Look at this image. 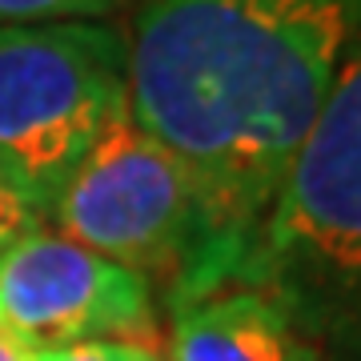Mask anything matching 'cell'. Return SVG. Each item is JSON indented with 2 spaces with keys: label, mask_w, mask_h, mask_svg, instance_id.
Here are the masks:
<instances>
[{
  "label": "cell",
  "mask_w": 361,
  "mask_h": 361,
  "mask_svg": "<svg viewBox=\"0 0 361 361\" xmlns=\"http://www.w3.org/2000/svg\"><path fill=\"white\" fill-rule=\"evenodd\" d=\"M313 345L361 357V40L297 145L241 269Z\"/></svg>",
  "instance_id": "2"
},
{
  "label": "cell",
  "mask_w": 361,
  "mask_h": 361,
  "mask_svg": "<svg viewBox=\"0 0 361 361\" xmlns=\"http://www.w3.org/2000/svg\"><path fill=\"white\" fill-rule=\"evenodd\" d=\"M61 237L129 265L141 277L165 273L173 310L197 293L201 205L180 157L121 113L97 137L49 209Z\"/></svg>",
  "instance_id": "4"
},
{
  "label": "cell",
  "mask_w": 361,
  "mask_h": 361,
  "mask_svg": "<svg viewBox=\"0 0 361 361\" xmlns=\"http://www.w3.org/2000/svg\"><path fill=\"white\" fill-rule=\"evenodd\" d=\"M28 361H161L157 341L137 337H97V341H73V345L32 349Z\"/></svg>",
  "instance_id": "8"
},
{
  "label": "cell",
  "mask_w": 361,
  "mask_h": 361,
  "mask_svg": "<svg viewBox=\"0 0 361 361\" xmlns=\"http://www.w3.org/2000/svg\"><path fill=\"white\" fill-rule=\"evenodd\" d=\"M40 217H44V213L32 205V197L0 169V249L8 245L13 237H20L25 229L40 225Z\"/></svg>",
  "instance_id": "9"
},
{
  "label": "cell",
  "mask_w": 361,
  "mask_h": 361,
  "mask_svg": "<svg viewBox=\"0 0 361 361\" xmlns=\"http://www.w3.org/2000/svg\"><path fill=\"white\" fill-rule=\"evenodd\" d=\"M0 329L25 349L97 337L153 341V285L129 265L32 225L0 249Z\"/></svg>",
  "instance_id": "5"
},
{
  "label": "cell",
  "mask_w": 361,
  "mask_h": 361,
  "mask_svg": "<svg viewBox=\"0 0 361 361\" xmlns=\"http://www.w3.org/2000/svg\"><path fill=\"white\" fill-rule=\"evenodd\" d=\"M361 40V0H141L129 116L189 169L197 297L241 281L297 145Z\"/></svg>",
  "instance_id": "1"
},
{
  "label": "cell",
  "mask_w": 361,
  "mask_h": 361,
  "mask_svg": "<svg viewBox=\"0 0 361 361\" xmlns=\"http://www.w3.org/2000/svg\"><path fill=\"white\" fill-rule=\"evenodd\" d=\"M129 0H0V25H56V20H104Z\"/></svg>",
  "instance_id": "7"
},
{
  "label": "cell",
  "mask_w": 361,
  "mask_h": 361,
  "mask_svg": "<svg viewBox=\"0 0 361 361\" xmlns=\"http://www.w3.org/2000/svg\"><path fill=\"white\" fill-rule=\"evenodd\" d=\"M32 357V349H25L20 341H13V337L0 329V361H28Z\"/></svg>",
  "instance_id": "10"
},
{
  "label": "cell",
  "mask_w": 361,
  "mask_h": 361,
  "mask_svg": "<svg viewBox=\"0 0 361 361\" xmlns=\"http://www.w3.org/2000/svg\"><path fill=\"white\" fill-rule=\"evenodd\" d=\"M173 361H322V353L265 293L217 289L173 310Z\"/></svg>",
  "instance_id": "6"
},
{
  "label": "cell",
  "mask_w": 361,
  "mask_h": 361,
  "mask_svg": "<svg viewBox=\"0 0 361 361\" xmlns=\"http://www.w3.org/2000/svg\"><path fill=\"white\" fill-rule=\"evenodd\" d=\"M121 113L129 44L113 25H0V169L40 213Z\"/></svg>",
  "instance_id": "3"
}]
</instances>
